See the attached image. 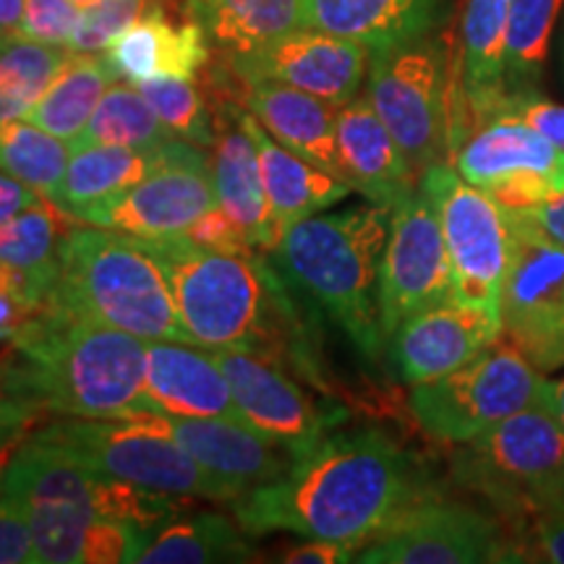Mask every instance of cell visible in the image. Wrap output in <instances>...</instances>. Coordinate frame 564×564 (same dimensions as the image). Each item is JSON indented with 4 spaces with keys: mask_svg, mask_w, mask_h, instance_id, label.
Masks as SVG:
<instances>
[{
    "mask_svg": "<svg viewBox=\"0 0 564 564\" xmlns=\"http://www.w3.org/2000/svg\"><path fill=\"white\" fill-rule=\"evenodd\" d=\"M175 139V133L160 121L152 105L144 100L137 84L116 82L97 102L89 123L84 126L79 139L70 150L91 144L129 147V150H154Z\"/></svg>",
    "mask_w": 564,
    "mask_h": 564,
    "instance_id": "d6a6232c",
    "label": "cell"
},
{
    "mask_svg": "<svg viewBox=\"0 0 564 564\" xmlns=\"http://www.w3.org/2000/svg\"><path fill=\"white\" fill-rule=\"evenodd\" d=\"M45 408L34 398L17 392H0V484L9 474L13 457L24 447V442L37 432L47 419Z\"/></svg>",
    "mask_w": 564,
    "mask_h": 564,
    "instance_id": "b9f144b4",
    "label": "cell"
},
{
    "mask_svg": "<svg viewBox=\"0 0 564 564\" xmlns=\"http://www.w3.org/2000/svg\"><path fill=\"white\" fill-rule=\"evenodd\" d=\"M70 147L37 123H0V171L34 188L42 199L53 202L66 175Z\"/></svg>",
    "mask_w": 564,
    "mask_h": 564,
    "instance_id": "d590c367",
    "label": "cell"
},
{
    "mask_svg": "<svg viewBox=\"0 0 564 564\" xmlns=\"http://www.w3.org/2000/svg\"><path fill=\"white\" fill-rule=\"evenodd\" d=\"M390 223L392 209L352 204L291 225L274 249L288 282L306 293L371 364L387 343L379 322V267Z\"/></svg>",
    "mask_w": 564,
    "mask_h": 564,
    "instance_id": "277c9868",
    "label": "cell"
},
{
    "mask_svg": "<svg viewBox=\"0 0 564 564\" xmlns=\"http://www.w3.org/2000/svg\"><path fill=\"white\" fill-rule=\"evenodd\" d=\"M68 53L66 47L21 37L0 45V123L30 116L58 76Z\"/></svg>",
    "mask_w": 564,
    "mask_h": 564,
    "instance_id": "8d00e7d4",
    "label": "cell"
},
{
    "mask_svg": "<svg viewBox=\"0 0 564 564\" xmlns=\"http://www.w3.org/2000/svg\"><path fill=\"white\" fill-rule=\"evenodd\" d=\"M37 434L95 474L144 489L209 502H236L246 486L202 468L165 432L139 419H76L61 415Z\"/></svg>",
    "mask_w": 564,
    "mask_h": 564,
    "instance_id": "52a82bcc",
    "label": "cell"
},
{
    "mask_svg": "<svg viewBox=\"0 0 564 564\" xmlns=\"http://www.w3.org/2000/svg\"><path fill=\"white\" fill-rule=\"evenodd\" d=\"M215 207L212 154L199 152L160 167L110 199L91 204L76 220L133 238H175Z\"/></svg>",
    "mask_w": 564,
    "mask_h": 564,
    "instance_id": "e0dca14e",
    "label": "cell"
},
{
    "mask_svg": "<svg viewBox=\"0 0 564 564\" xmlns=\"http://www.w3.org/2000/svg\"><path fill=\"white\" fill-rule=\"evenodd\" d=\"M560 9L562 0H507V97L535 91V84L544 76Z\"/></svg>",
    "mask_w": 564,
    "mask_h": 564,
    "instance_id": "836d02e7",
    "label": "cell"
},
{
    "mask_svg": "<svg viewBox=\"0 0 564 564\" xmlns=\"http://www.w3.org/2000/svg\"><path fill=\"white\" fill-rule=\"evenodd\" d=\"M337 154L352 192L379 207L394 209L419 188V175L369 97L337 108Z\"/></svg>",
    "mask_w": 564,
    "mask_h": 564,
    "instance_id": "7402d4cb",
    "label": "cell"
},
{
    "mask_svg": "<svg viewBox=\"0 0 564 564\" xmlns=\"http://www.w3.org/2000/svg\"><path fill=\"white\" fill-rule=\"evenodd\" d=\"M0 392H3V384H0Z\"/></svg>",
    "mask_w": 564,
    "mask_h": 564,
    "instance_id": "db71d44e",
    "label": "cell"
},
{
    "mask_svg": "<svg viewBox=\"0 0 564 564\" xmlns=\"http://www.w3.org/2000/svg\"><path fill=\"white\" fill-rule=\"evenodd\" d=\"M523 212H528V215H531L556 243L564 246V192L552 196V199L544 204H539V207H531Z\"/></svg>",
    "mask_w": 564,
    "mask_h": 564,
    "instance_id": "681fc988",
    "label": "cell"
},
{
    "mask_svg": "<svg viewBox=\"0 0 564 564\" xmlns=\"http://www.w3.org/2000/svg\"><path fill=\"white\" fill-rule=\"evenodd\" d=\"M147 340L102 327L51 299L0 361L6 392L55 415L123 419L144 411Z\"/></svg>",
    "mask_w": 564,
    "mask_h": 564,
    "instance_id": "3957f363",
    "label": "cell"
},
{
    "mask_svg": "<svg viewBox=\"0 0 564 564\" xmlns=\"http://www.w3.org/2000/svg\"><path fill=\"white\" fill-rule=\"evenodd\" d=\"M419 188L434 204L440 217L453 267L455 299L499 316L502 282L510 264L507 209L465 181L453 162H436L426 167L419 178Z\"/></svg>",
    "mask_w": 564,
    "mask_h": 564,
    "instance_id": "7c38bea8",
    "label": "cell"
},
{
    "mask_svg": "<svg viewBox=\"0 0 564 564\" xmlns=\"http://www.w3.org/2000/svg\"><path fill=\"white\" fill-rule=\"evenodd\" d=\"M144 411L181 419L243 421L228 377L212 350L175 340L147 343Z\"/></svg>",
    "mask_w": 564,
    "mask_h": 564,
    "instance_id": "44dd1931",
    "label": "cell"
},
{
    "mask_svg": "<svg viewBox=\"0 0 564 564\" xmlns=\"http://www.w3.org/2000/svg\"><path fill=\"white\" fill-rule=\"evenodd\" d=\"M426 494V476L405 447L382 429H352L329 432L295 457L285 476L253 486L230 505L249 535L282 531L361 552Z\"/></svg>",
    "mask_w": 564,
    "mask_h": 564,
    "instance_id": "6da1fadb",
    "label": "cell"
},
{
    "mask_svg": "<svg viewBox=\"0 0 564 564\" xmlns=\"http://www.w3.org/2000/svg\"><path fill=\"white\" fill-rule=\"evenodd\" d=\"M26 0H0V45L19 37Z\"/></svg>",
    "mask_w": 564,
    "mask_h": 564,
    "instance_id": "f907efd6",
    "label": "cell"
},
{
    "mask_svg": "<svg viewBox=\"0 0 564 564\" xmlns=\"http://www.w3.org/2000/svg\"><path fill=\"white\" fill-rule=\"evenodd\" d=\"M236 118L251 133L253 147H257L259 171H262L264 192L270 199L274 228H278L280 238L291 225L327 212L335 204H340L345 196L356 194L345 181L324 173L322 167L312 165L288 147H282L278 139H272V133L249 110L236 105Z\"/></svg>",
    "mask_w": 564,
    "mask_h": 564,
    "instance_id": "4316f807",
    "label": "cell"
},
{
    "mask_svg": "<svg viewBox=\"0 0 564 564\" xmlns=\"http://www.w3.org/2000/svg\"><path fill=\"white\" fill-rule=\"evenodd\" d=\"M150 9V0H97L84 11L79 32L70 40L68 51L74 53H105L110 42L123 34L133 21Z\"/></svg>",
    "mask_w": 564,
    "mask_h": 564,
    "instance_id": "ab89813d",
    "label": "cell"
},
{
    "mask_svg": "<svg viewBox=\"0 0 564 564\" xmlns=\"http://www.w3.org/2000/svg\"><path fill=\"white\" fill-rule=\"evenodd\" d=\"M453 474L520 528L564 507V423L552 400L523 408L474 442L460 444Z\"/></svg>",
    "mask_w": 564,
    "mask_h": 564,
    "instance_id": "8992f818",
    "label": "cell"
},
{
    "mask_svg": "<svg viewBox=\"0 0 564 564\" xmlns=\"http://www.w3.org/2000/svg\"><path fill=\"white\" fill-rule=\"evenodd\" d=\"M549 392V377L502 337L468 364L411 390V413L434 440L474 442Z\"/></svg>",
    "mask_w": 564,
    "mask_h": 564,
    "instance_id": "9c48e42d",
    "label": "cell"
},
{
    "mask_svg": "<svg viewBox=\"0 0 564 564\" xmlns=\"http://www.w3.org/2000/svg\"><path fill=\"white\" fill-rule=\"evenodd\" d=\"M212 356L228 377L241 419L282 444L293 460L348 419L343 405L316 400L272 358L249 350H212Z\"/></svg>",
    "mask_w": 564,
    "mask_h": 564,
    "instance_id": "2e32d148",
    "label": "cell"
},
{
    "mask_svg": "<svg viewBox=\"0 0 564 564\" xmlns=\"http://www.w3.org/2000/svg\"><path fill=\"white\" fill-rule=\"evenodd\" d=\"M55 301L84 319L141 340L192 343L165 272L137 238L108 228H70L63 236Z\"/></svg>",
    "mask_w": 564,
    "mask_h": 564,
    "instance_id": "5b68a950",
    "label": "cell"
},
{
    "mask_svg": "<svg viewBox=\"0 0 564 564\" xmlns=\"http://www.w3.org/2000/svg\"><path fill=\"white\" fill-rule=\"evenodd\" d=\"M455 299L453 267L434 204L421 188L392 209L382 267H379V322L384 340L413 314Z\"/></svg>",
    "mask_w": 564,
    "mask_h": 564,
    "instance_id": "9a60e30c",
    "label": "cell"
},
{
    "mask_svg": "<svg viewBox=\"0 0 564 564\" xmlns=\"http://www.w3.org/2000/svg\"><path fill=\"white\" fill-rule=\"evenodd\" d=\"M510 264L499 299L502 340L541 373L564 371V246L523 209H507Z\"/></svg>",
    "mask_w": 564,
    "mask_h": 564,
    "instance_id": "8fae6325",
    "label": "cell"
},
{
    "mask_svg": "<svg viewBox=\"0 0 564 564\" xmlns=\"http://www.w3.org/2000/svg\"><path fill=\"white\" fill-rule=\"evenodd\" d=\"M116 82L118 74L105 55L70 51L58 76L42 95V100L34 105L26 121L37 123L40 129L70 147L89 123L97 102Z\"/></svg>",
    "mask_w": 564,
    "mask_h": 564,
    "instance_id": "1f68e13d",
    "label": "cell"
},
{
    "mask_svg": "<svg viewBox=\"0 0 564 564\" xmlns=\"http://www.w3.org/2000/svg\"><path fill=\"white\" fill-rule=\"evenodd\" d=\"M369 51L337 34L301 26L249 55H232L238 82H278L343 108L369 74Z\"/></svg>",
    "mask_w": 564,
    "mask_h": 564,
    "instance_id": "ac0fdd59",
    "label": "cell"
},
{
    "mask_svg": "<svg viewBox=\"0 0 564 564\" xmlns=\"http://www.w3.org/2000/svg\"><path fill=\"white\" fill-rule=\"evenodd\" d=\"M123 419H139L158 426L194 457L209 474L241 484L246 489L278 481L288 474L293 455L249 423L232 419H181V415L133 411Z\"/></svg>",
    "mask_w": 564,
    "mask_h": 564,
    "instance_id": "ffe728a7",
    "label": "cell"
},
{
    "mask_svg": "<svg viewBox=\"0 0 564 564\" xmlns=\"http://www.w3.org/2000/svg\"><path fill=\"white\" fill-rule=\"evenodd\" d=\"M449 162L505 209L539 207L564 192V150L507 112L474 129Z\"/></svg>",
    "mask_w": 564,
    "mask_h": 564,
    "instance_id": "5bb4252c",
    "label": "cell"
},
{
    "mask_svg": "<svg viewBox=\"0 0 564 564\" xmlns=\"http://www.w3.org/2000/svg\"><path fill=\"white\" fill-rule=\"evenodd\" d=\"M199 152V144L178 137L154 147V150H129V147L108 144L79 147V150H70L66 175H63L53 204L76 220V215L91 204L110 199L160 167L175 165V162L194 158Z\"/></svg>",
    "mask_w": 564,
    "mask_h": 564,
    "instance_id": "484cf974",
    "label": "cell"
},
{
    "mask_svg": "<svg viewBox=\"0 0 564 564\" xmlns=\"http://www.w3.org/2000/svg\"><path fill=\"white\" fill-rule=\"evenodd\" d=\"M549 400H552L556 415L564 423V373L560 379H549Z\"/></svg>",
    "mask_w": 564,
    "mask_h": 564,
    "instance_id": "816d5d0a",
    "label": "cell"
},
{
    "mask_svg": "<svg viewBox=\"0 0 564 564\" xmlns=\"http://www.w3.org/2000/svg\"><path fill=\"white\" fill-rule=\"evenodd\" d=\"M499 337V316L474 303L449 299L413 314L387 343L398 377L415 387L468 364Z\"/></svg>",
    "mask_w": 564,
    "mask_h": 564,
    "instance_id": "d6986e66",
    "label": "cell"
},
{
    "mask_svg": "<svg viewBox=\"0 0 564 564\" xmlns=\"http://www.w3.org/2000/svg\"><path fill=\"white\" fill-rule=\"evenodd\" d=\"M137 243L165 272L175 312L196 345L288 361L316 390H327L322 387L306 324L278 264L257 251H212L183 236L137 238Z\"/></svg>",
    "mask_w": 564,
    "mask_h": 564,
    "instance_id": "7a4b0ae2",
    "label": "cell"
},
{
    "mask_svg": "<svg viewBox=\"0 0 564 564\" xmlns=\"http://www.w3.org/2000/svg\"><path fill=\"white\" fill-rule=\"evenodd\" d=\"M105 58L118 79L131 84L160 76L196 79L209 61V37L194 19L173 24L160 6H150L144 17L110 42Z\"/></svg>",
    "mask_w": 564,
    "mask_h": 564,
    "instance_id": "d4e9b609",
    "label": "cell"
},
{
    "mask_svg": "<svg viewBox=\"0 0 564 564\" xmlns=\"http://www.w3.org/2000/svg\"><path fill=\"white\" fill-rule=\"evenodd\" d=\"M0 564H37L30 525L6 497H0Z\"/></svg>",
    "mask_w": 564,
    "mask_h": 564,
    "instance_id": "bcb514c9",
    "label": "cell"
},
{
    "mask_svg": "<svg viewBox=\"0 0 564 564\" xmlns=\"http://www.w3.org/2000/svg\"><path fill=\"white\" fill-rule=\"evenodd\" d=\"M45 199L34 192V188L26 186V183H21L13 178V175L0 171V223L9 220V217L19 215V212L30 209V207H37Z\"/></svg>",
    "mask_w": 564,
    "mask_h": 564,
    "instance_id": "c3c4849f",
    "label": "cell"
},
{
    "mask_svg": "<svg viewBox=\"0 0 564 564\" xmlns=\"http://www.w3.org/2000/svg\"><path fill=\"white\" fill-rule=\"evenodd\" d=\"M183 238L196 246L212 251H225V253H253L257 249L246 241V236L236 223L220 207L209 209L207 215L199 217L192 228L183 232Z\"/></svg>",
    "mask_w": 564,
    "mask_h": 564,
    "instance_id": "f6af8a7d",
    "label": "cell"
},
{
    "mask_svg": "<svg viewBox=\"0 0 564 564\" xmlns=\"http://www.w3.org/2000/svg\"><path fill=\"white\" fill-rule=\"evenodd\" d=\"M186 13L228 58L249 55L306 26L303 0H188Z\"/></svg>",
    "mask_w": 564,
    "mask_h": 564,
    "instance_id": "f546056e",
    "label": "cell"
},
{
    "mask_svg": "<svg viewBox=\"0 0 564 564\" xmlns=\"http://www.w3.org/2000/svg\"><path fill=\"white\" fill-rule=\"evenodd\" d=\"M512 535L476 507L426 494L369 541L361 564H491L510 562Z\"/></svg>",
    "mask_w": 564,
    "mask_h": 564,
    "instance_id": "4fadbf2b",
    "label": "cell"
},
{
    "mask_svg": "<svg viewBox=\"0 0 564 564\" xmlns=\"http://www.w3.org/2000/svg\"><path fill=\"white\" fill-rule=\"evenodd\" d=\"M241 84L246 87V110L272 133V139L322 167L324 173L345 181L340 154H337V105L278 82Z\"/></svg>",
    "mask_w": 564,
    "mask_h": 564,
    "instance_id": "cb8c5ba5",
    "label": "cell"
},
{
    "mask_svg": "<svg viewBox=\"0 0 564 564\" xmlns=\"http://www.w3.org/2000/svg\"><path fill=\"white\" fill-rule=\"evenodd\" d=\"M510 562L564 564V507L514 528Z\"/></svg>",
    "mask_w": 564,
    "mask_h": 564,
    "instance_id": "7bdbcfd3",
    "label": "cell"
},
{
    "mask_svg": "<svg viewBox=\"0 0 564 564\" xmlns=\"http://www.w3.org/2000/svg\"><path fill=\"white\" fill-rule=\"evenodd\" d=\"M70 3H76V6H79V9L87 11V9H91V6L97 3V0H70Z\"/></svg>",
    "mask_w": 564,
    "mask_h": 564,
    "instance_id": "f5cc1de1",
    "label": "cell"
},
{
    "mask_svg": "<svg viewBox=\"0 0 564 564\" xmlns=\"http://www.w3.org/2000/svg\"><path fill=\"white\" fill-rule=\"evenodd\" d=\"M257 549L249 533L217 512L173 514L152 528L141 549L139 564H217L251 562Z\"/></svg>",
    "mask_w": 564,
    "mask_h": 564,
    "instance_id": "4dcf8cb0",
    "label": "cell"
},
{
    "mask_svg": "<svg viewBox=\"0 0 564 564\" xmlns=\"http://www.w3.org/2000/svg\"><path fill=\"white\" fill-rule=\"evenodd\" d=\"M100 491V474L70 460L37 432L0 484V497L11 499L30 525L37 564H79L84 535L102 518Z\"/></svg>",
    "mask_w": 564,
    "mask_h": 564,
    "instance_id": "30bf717a",
    "label": "cell"
},
{
    "mask_svg": "<svg viewBox=\"0 0 564 564\" xmlns=\"http://www.w3.org/2000/svg\"><path fill=\"white\" fill-rule=\"evenodd\" d=\"M499 112H507V116L518 118L546 137L552 144L564 150V105L544 100L535 91H528V95H518V97H507ZM497 112V116H499Z\"/></svg>",
    "mask_w": 564,
    "mask_h": 564,
    "instance_id": "ee69618b",
    "label": "cell"
},
{
    "mask_svg": "<svg viewBox=\"0 0 564 564\" xmlns=\"http://www.w3.org/2000/svg\"><path fill=\"white\" fill-rule=\"evenodd\" d=\"M358 549L343 541L329 539H306L299 546H291L280 556V562L288 564H340V562H356Z\"/></svg>",
    "mask_w": 564,
    "mask_h": 564,
    "instance_id": "7dc6e473",
    "label": "cell"
},
{
    "mask_svg": "<svg viewBox=\"0 0 564 564\" xmlns=\"http://www.w3.org/2000/svg\"><path fill=\"white\" fill-rule=\"evenodd\" d=\"M225 126L217 129L212 144V188L217 207L241 228L257 251H274L280 232L267 199L257 147L251 133L236 118V105H223Z\"/></svg>",
    "mask_w": 564,
    "mask_h": 564,
    "instance_id": "603a6c76",
    "label": "cell"
},
{
    "mask_svg": "<svg viewBox=\"0 0 564 564\" xmlns=\"http://www.w3.org/2000/svg\"><path fill=\"white\" fill-rule=\"evenodd\" d=\"M366 97L419 178L436 162H449L455 95L449 47L442 37L423 34L371 53Z\"/></svg>",
    "mask_w": 564,
    "mask_h": 564,
    "instance_id": "ba28073f",
    "label": "cell"
},
{
    "mask_svg": "<svg viewBox=\"0 0 564 564\" xmlns=\"http://www.w3.org/2000/svg\"><path fill=\"white\" fill-rule=\"evenodd\" d=\"M505 45L507 0H468L460 26L457 139L465 123H476L478 129L505 105Z\"/></svg>",
    "mask_w": 564,
    "mask_h": 564,
    "instance_id": "f1b7e54d",
    "label": "cell"
},
{
    "mask_svg": "<svg viewBox=\"0 0 564 564\" xmlns=\"http://www.w3.org/2000/svg\"><path fill=\"white\" fill-rule=\"evenodd\" d=\"M82 21L84 9L70 0H26L19 37L68 51Z\"/></svg>",
    "mask_w": 564,
    "mask_h": 564,
    "instance_id": "60d3db41",
    "label": "cell"
},
{
    "mask_svg": "<svg viewBox=\"0 0 564 564\" xmlns=\"http://www.w3.org/2000/svg\"><path fill=\"white\" fill-rule=\"evenodd\" d=\"M144 100L152 105L162 123L178 139L194 141L199 147H212L217 139L215 112L209 110L207 100L194 79H175V76H160L137 84Z\"/></svg>",
    "mask_w": 564,
    "mask_h": 564,
    "instance_id": "74e56055",
    "label": "cell"
},
{
    "mask_svg": "<svg viewBox=\"0 0 564 564\" xmlns=\"http://www.w3.org/2000/svg\"><path fill=\"white\" fill-rule=\"evenodd\" d=\"M74 228V217L53 202H42L0 223V262L58 282L63 236Z\"/></svg>",
    "mask_w": 564,
    "mask_h": 564,
    "instance_id": "e575fe53",
    "label": "cell"
},
{
    "mask_svg": "<svg viewBox=\"0 0 564 564\" xmlns=\"http://www.w3.org/2000/svg\"><path fill=\"white\" fill-rule=\"evenodd\" d=\"M55 280L0 262V345L9 348L21 329L47 306Z\"/></svg>",
    "mask_w": 564,
    "mask_h": 564,
    "instance_id": "f35d334b",
    "label": "cell"
},
{
    "mask_svg": "<svg viewBox=\"0 0 564 564\" xmlns=\"http://www.w3.org/2000/svg\"><path fill=\"white\" fill-rule=\"evenodd\" d=\"M447 13V0H303L312 30L352 40L369 53L432 34Z\"/></svg>",
    "mask_w": 564,
    "mask_h": 564,
    "instance_id": "83f0119b",
    "label": "cell"
}]
</instances>
